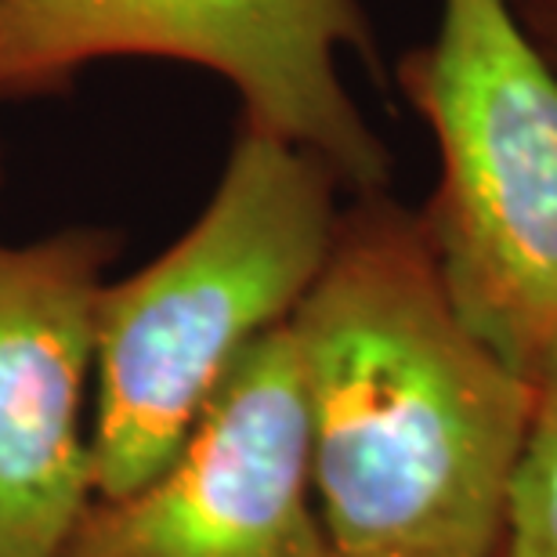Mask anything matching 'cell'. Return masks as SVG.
Wrapping results in <instances>:
<instances>
[{
  "label": "cell",
  "mask_w": 557,
  "mask_h": 557,
  "mask_svg": "<svg viewBox=\"0 0 557 557\" xmlns=\"http://www.w3.org/2000/svg\"><path fill=\"white\" fill-rule=\"evenodd\" d=\"M62 557H341L311 485L289 322L232 362L160 471L91 499Z\"/></svg>",
  "instance_id": "obj_5"
},
{
  "label": "cell",
  "mask_w": 557,
  "mask_h": 557,
  "mask_svg": "<svg viewBox=\"0 0 557 557\" xmlns=\"http://www.w3.org/2000/svg\"><path fill=\"white\" fill-rule=\"evenodd\" d=\"M289 333L337 554L496 557L540 392L453 308L417 210L351 196Z\"/></svg>",
  "instance_id": "obj_1"
},
{
  "label": "cell",
  "mask_w": 557,
  "mask_h": 557,
  "mask_svg": "<svg viewBox=\"0 0 557 557\" xmlns=\"http://www.w3.org/2000/svg\"><path fill=\"white\" fill-rule=\"evenodd\" d=\"M510 4L518 11L521 29L557 73V0H510Z\"/></svg>",
  "instance_id": "obj_8"
},
{
  "label": "cell",
  "mask_w": 557,
  "mask_h": 557,
  "mask_svg": "<svg viewBox=\"0 0 557 557\" xmlns=\"http://www.w3.org/2000/svg\"><path fill=\"white\" fill-rule=\"evenodd\" d=\"M395 81L438 156L417 218L445 294L521 381L557 387V73L510 0H438Z\"/></svg>",
  "instance_id": "obj_3"
},
{
  "label": "cell",
  "mask_w": 557,
  "mask_h": 557,
  "mask_svg": "<svg viewBox=\"0 0 557 557\" xmlns=\"http://www.w3.org/2000/svg\"><path fill=\"white\" fill-rule=\"evenodd\" d=\"M376 62L359 0H0V98L59 91L102 59L203 65L243 98V127L326 163L344 193H387L392 152L337 70Z\"/></svg>",
  "instance_id": "obj_4"
},
{
  "label": "cell",
  "mask_w": 557,
  "mask_h": 557,
  "mask_svg": "<svg viewBox=\"0 0 557 557\" xmlns=\"http://www.w3.org/2000/svg\"><path fill=\"white\" fill-rule=\"evenodd\" d=\"M120 236L0 243V557H62L95 499L98 297Z\"/></svg>",
  "instance_id": "obj_6"
},
{
  "label": "cell",
  "mask_w": 557,
  "mask_h": 557,
  "mask_svg": "<svg viewBox=\"0 0 557 557\" xmlns=\"http://www.w3.org/2000/svg\"><path fill=\"white\" fill-rule=\"evenodd\" d=\"M496 557H557V387L540 392Z\"/></svg>",
  "instance_id": "obj_7"
},
{
  "label": "cell",
  "mask_w": 557,
  "mask_h": 557,
  "mask_svg": "<svg viewBox=\"0 0 557 557\" xmlns=\"http://www.w3.org/2000/svg\"><path fill=\"white\" fill-rule=\"evenodd\" d=\"M341 193L311 152L243 127L185 236L102 286L95 496H124L160 471L232 362L289 322L326 264Z\"/></svg>",
  "instance_id": "obj_2"
}]
</instances>
